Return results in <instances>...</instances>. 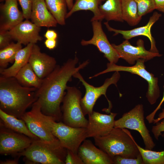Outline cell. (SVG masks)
<instances>
[{
    "label": "cell",
    "mask_w": 164,
    "mask_h": 164,
    "mask_svg": "<svg viewBox=\"0 0 164 164\" xmlns=\"http://www.w3.org/2000/svg\"><path fill=\"white\" fill-rule=\"evenodd\" d=\"M67 2V7L69 11L72 8L74 3L73 0H66Z\"/></svg>",
    "instance_id": "60d3db41"
},
{
    "label": "cell",
    "mask_w": 164,
    "mask_h": 164,
    "mask_svg": "<svg viewBox=\"0 0 164 164\" xmlns=\"http://www.w3.org/2000/svg\"><path fill=\"white\" fill-rule=\"evenodd\" d=\"M67 150L40 139L33 140L30 145L17 155L24 156L33 163L64 164Z\"/></svg>",
    "instance_id": "277c9868"
},
{
    "label": "cell",
    "mask_w": 164,
    "mask_h": 164,
    "mask_svg": "<svg viewBox=\"0 0 164 164\" xmlns=\"http://www.w3.org/2000/svg\"><path fill=\"white\" fill-rule=\"evenodd\" d=\"M15 77L22 86L37 89L40 87L43 80L38 76L28 63L19 71Z\"/></svg>",
    "instance_id": "cb8c5ba5"
},
{
    "label": "cell",
    "mask_w": 164,
    "mask_h": 164,
    "mask_svg": "<svg viewBox=\"0 0 164 164\" xmlns=\"http://www.w3.org/2000/svg\"><path fill=\"white\" fill-rule=\"evenodd\" d=\"M46 46L50 50H53L55 48L56 45V41L55 39H46L44 42Z\"/></svg>",
    "instance_id": "8d00e7d4"
},
{
    "label": "cell",
    "mask_w": 164,
    "mask_h": 164,
    "mask_svg": "<svg viewBox=\"0 0 164 164\" xmlns=\"http://www.w3.org/2000/svg\"><path fill=\"white\" fill-rule=\"evenodd\" d=\"M0 123L5 127L16 132L24 134L33 140L39 139L29 129L25 121L9 114L0 109Z\"/></svg>",
    "instance_id": "7402d4cb"
},
{
    "label": "cell",
    "mask_w": 164,
    "mask_h": 164,
    "mask_svg": "<svg viewBox=\"0 0 164 164\" xmlns=\"http://www.w3.org/2000/svg\"><path fill=\"white\" fill-rule=\"evenodd\" d=\"M44 122L52 134L67 150L77 153L78 149L87 137L86 128H74L63 122L55 121L51 117L43 113Z\"/></svg>",
    "instance_id": "5b68a950"
},
{
    "label": "cell",
    "mask_w": 164,
    "mask_h": 164,
    "mask_svg": "<svg viewBox=\"0 0 164 164\" xmlns=\"http://www.w3.org/2000/svg\"><path fill=\"white\" fill-rule=\"evenodd\" d=\"M145 61V60L143 59H139L136 61L135 65L130 67L119 66L115 63H108L106 69L90 77L89 78L91 79L102 74L112 71H126L137 75L144 79L148 82V89L146 97L150 104H153L156 102L159 96L158 79L145 69L144 64Z\"/></svg>",
    "instance_id": "52a82bcc"
},
{
    "label": "cell",
    "mask_w": 164,
    "mask_h": 164,
    "mask_svg": "<svg viewBox=\"0 0 164 164\" xmlns=\"http://www.w3.org/2000/svg\"><path fill=\"white\" fill-rule=\"evenodd\" d=\"M161 14L156 12H154L150 17L149 22L145 26L130 30H121L114 29L111 27L107 21L104 23L108 31L114 33V36L121 34L125 39L128 40L134 37L140 36L147 37L151 43L149 51L153 53H159L155 45V39L152 36L151 29L153 25L157 21L161 16Z\"/></svg>",
    "instance_id": "e0dca14e"
},
{
    "label": "cell",
    "mask_w": 164,
    "mask_h": 164,
    "mask_svg": "<svg viewBox=\"0 0 164 164\" xmlns=\"http://www.w3.org/2000/svg\"><path fill=\"white\" fill-rule=\"evenodd\" d=\"M40 27H55L58 24L48 10L44 0H32L30 19Z\"/></svg>",
    "instance_id": "ffe728a7"
},
{
    "label": "cell",
    "mask_w": 164,
    "mask_h": 164,
    "mask_svg": "<svg viewBox=\"0 0 164 164\" xmlns=\"http://www.w3.org/2000/svg\"><path fill=\"white\" fill-rule=\"evenodd\" d=\"M17 0H6L0 5V30L9 31L24 19Z\"/></svg>",
    "instance_id": "ac0fdd59"
},
{
    "label": "cell",
    "mask_w": 164,
    "mask_h": 164,
    "mask_svg": "<svg viewBox=\"0 0 164 164\" xmlns=\"http://www.w3.org/2000/svg\"><path fill=\"white\" fill-rule=\"evenodd\" d=\"M46 39L56 40L57 37L56 32L53 30L48 29L44 34Z\"/></svg>",
    "instance_id": "d590c367"
},
{
    "label": "cell",
    "mask_w": 164,
    "mask_h": 164,
    "mask_svg": "<svg viewBox=\"0 0 164 164\" xmlns=\"http://www.w3.org/2000/svg\"><path fill=\"white\" fill-rule=\"evenodd\" d=\"M40 30L41 27L26 19L9 30V33L12 40L26 46L36 44L43 39L39 34Z\"/></svg>",
    "instance_id": "2e32d148"
},
{
    "label": "cell",
    "mask_w": 164,
    "mask_h": 164,
    "mask_svg": "<svg viewBox=\"0 0 164 164\" xmlns=\"http://www.w3.org/2000/svg\"><path fill=\"white\" fill-rule=\"evenodd\" d=\"M112 45L121 58L130 64H134L135 61L140 59L145 61L154 57L160 56L159 53H155L146 50L144 47V42L142 39L137 41V46L132 45L128 40L126 39L118 45L112 44Z\"/></svg>",
    "instance_id": "4fadbf2b"
},
{
    "label": "cell",
    "mask_w": 164,
    "mask_h": 164,
    "mask_svg": "<svg viewBox=\"0 0 164 164\" xmlns=\"http://www.w3.org/2000/svg\"><path fill=\"white\" fill-rule=\"evenodd\" d=\"M73 77L78 78L85 88V94L80 101L81 107L85 116L93 112V108L96 101L102 95L105 96L109 104L108 108L103 110L107 113L111 112L112 104L107 97L106 92L110 85L114 84L116 86L120 77L119 71H115L111 77L106 79L104 84L99 87H96L89 84L84 79L79 72L76 73Z\"/></svg>",
    "instance_id": "ba28073f"
},
{
    "label": "cell",
    "mask_w": 164,
    "mask_h": 164,
    "mask_svg": "<svg viewBox=\"0 0 164 164\" xmlns=\"http://www.w3.org/2000/svg\"><path fill=\"white\" fill-rule=\"evenodd\" d=\"M155 9L164 13V0H154Z\"/></svg>",
    "instance_id": "74e56055"
},
{
    "label": "cell",
    "mask_w": 164,
    "mask_h": 164,
    "mask_svg": "<svg viewBox=\"0 0 164 164\" xmlns=\"http://www.w3.org/2000/svg\"><path fill=\"white\" fill-rule=\"evenodd\" d=\"M33 44L29 43L17 53L13 64L5 69H0L1 75L5 77H15L19 71L28 63Z\"/></svg>",
    "instance_id": "44dd1931"
},
{
    "label": "cell",
    "mask_w": 164,
    "mask_h": 164,
    "mask_svg": "<svg viewBox=\"0 0 164 164\" xmlns=\"http://www.w3.org/2000/svg\"><path fill=\"white\" fill-rule=\"evenodd\" d=\"M163 87H164V86ZM164 101V91L163 95V97L160 103L159 104V105L158 106V107L159 108H160L162 104L163 103Z\"/></svg>",
    "instance_id": "b9f144b4"
},
{
    "label": "cell",
    "mask_w": 164,
    "mask_h": 164,
    "mask_svg": "<svg viewBox=\"0 0 164 164\" xmlns=\"http://www.w3.org/2000/svg\"><path fill=\"white\" fill-rule=\"evenodd\" d=\"M33 140L5 127L0 123V154L16 155L28 148Z\"/></svg>",
    "instance_id": "8fae6325"
},
{
    "label": "cell",
    "mask_w": 164,
    "mask_h": 164,
    "mask_svg": "<svg viewBox=\"0 0 164 164\" xmlns=\"http://www.w3.org/2000/svg\"><path fill=\"white\" fill-rule=\"evenodd\" d=\"M6 0H0V2L5 1Z\"/></svg>",
    "instance_id": "7bdbcfd3"
},
{
    "label": "cell",
    "mask_w": 164,
    "mask_h": 164,
    "mask_svg": "<svg viewBox=\"0 0 164 164\" xmlns=\"http://www.w3.org/2000/svg\"><path fill=\"white\" fill-rule=\"evenodd\" d=\"M18 159H8L4 161H1L0 164H17L19 163Z\"/></svg>",
    "instance_id": "f35d334b"
},
{
    "label": "cell",
    "mask_w": 164,
    "mask_h": 164,
    "mask_svg": "<svg viewBox=\"0 0 164 164\" xmlns=\"http://www.w3.org/2000/svg\"><path fill=\"white\" fill-rule=\"evenodd\" d=\"M106 0H76L73 5L67 13L66 19L70 17L74 13L81 10H90L94 15L91 21H101L104 19L100 12L99 7L102 2Z\"/></svg>",
    "instance_id": "603a6c76"
},
{
    "label": "cell",
    "mask_w": 164,
    "mask_h": 164,
    "mask_svg": "<svg viewBox=\"0 0 164 164\" xmlns=\"http://www.w3.org/2000/svg\"><path fill=\"white\" fill-rule=\"evenodd\" d=\"M164 118V109L162 110V112H161L159 115V117L156 119H154L153 123L154 124L159 121L162 119Z\"/></svg>",
    "instance_id": "ab89813d"
},
{
    "label": "cell",
    "mask_w": 164,
    "mask_h": 164,
    "mask_svg": "<svg viewBox=\"0 0 164 164\" xmlns=\"http://www.w3.org/2000/svg\"><path fill=\"white\" fill-rule=\"evenodd\" d=\"M116 113L102 114L93 111L88 115V123L86 128L87 137L102 136L108 134L114 128Z\"/></svg>",
    "instance_id": "5bb4252c"
},
{
    "label": "cell",
    "mask_w": 164,
    "mask_h": 164,
    "mask_svg": "<svg viewBox=\"0 0 164 164\" xmlns=\"http://www.w3.org/2000/svg\"><path fill=\"white\" fill-rule=\"evenodd\" d=\"M20 5L24 18L29 19L31 11L32 0H17Z\"/></svg>",
    "instance_id": "1f68e13d"
},
{
    "label": "cell",
    "mask_w": 164,
    "mask_h": 164,
    "mask_svg": "<svg viewBox=\"0 0 164 164\" xmlns=\"http://www.w3.org/2000/svg\"><path fill=\"white\" fill-rule=\"evenodd\" d=\"M67 154L65 160L66 164H84L77 153L67 150Z\"/></svg>",
    "instance_id": "d6a6232c"
},
{
    "label": "cell",
    "mask_w": 164,
    "mask_h": 164,
    "mask_svg": "<svg viewBox=\"0 0 164 164\" xmlns=\"http://www.w3.org/2000/svg\"><path fill=\"white\" fill-rule=\"evenodd\" d=\"M135 0L137 4L138 15L141 17L155 9L154 0Z\"/></svg>",
    "instance_id": "f546056e"
},
{
    "label": "cell",
    "mask_w": 164,
    "mask_h": 164,
    "mask_svg": "<svg viewBox=\"0 0 164 164\" xmlns=\"http://www.w3.org/2000/svg\"><path fill=\"white\" fill-rule=\"evenodd\" d=\"M47 7L58 24L65 25L67 5L66 0H44Z\"/></svg>",
    "instance_id": "4316f807"
},
{
    "label": "cell",
    "mask_w": 164,
    "mask_h": 164,
    "mask_svg": "<svg viewBox=\"0 0 164 164\" xmlns=\"http://www.w3.org/2000/svg\"><path fill=\"white\" fill-rule=\"evenodd\" d=\"M93 31L92 38L88 40H81L80 43L84 46L93 45L104 54L110 63H116L120 58L118 53L108 40L104 32L101 21L91 22Z\"/></svg>",
    "instance_id": "7c38bea8"
},
{
    "label": "cell",
    "mask_w": 164,
    "mask_h": 164,
    "mask_svg": "<svg viewBox=\"0 0 164 164\" xmlns=\"http://www.w3.org/2000/svg\"><path fill=\"white\" fill-rule=\"evenodd\" d=\"M104 19L108 22L114 21L123 22L122 15L121 0H106L99 7Z\"/></svg>",
    "instance_id": "d4e9b609"
},
{
    "label": "cell",
    "mask_w": 164,
    "mask_h": 164,
    "mask_svg": "<svg viewBox=\"0 0 164 164\" xmlns=\"http://www.w3.org/2000/svg\"><path fill=\"white\" fill-rule=\"evenodd\" d=\"M31 106L30 111L25 112L21 118L29 130L42 141L56 146H62L44 122L39 102L36 101Z\"/></svg>",
    "instance_id": "30bf717a"
},
{
    "label": "cell",
    "mask_w": 164,
    "mask_h": 164,
    "mask_svg": "<svg viewBox=\"0 0 164 164\" xmlns=\"http://www.w3.org/2000/svg\"><path fill=\"white\" fill-rule=\"evenodd\" d=\"M94 138L95 145L112 159L118 155L135 158L140 154L136 142L126 128L114 127L107 135Z\"/></svg>",
    "instance_id": "3957f363"
},
{
    "label": "cell",
    "mask_w": 164,
    "mask_h": 164,
    "mask_svg": "<svg viewBox=\"0 0 164 164\" xmlns=\"http://www.w3.org/2000/svg\"><path fill=\"white\" fill-rule=\"evenodd\" d=\"M37 89L21 85L14 77H0V109L21 119L26 110L37 100Z\"/></svg>",
    "instance_id": "7a4b0ae2"
},
{
    "label": "cell",
    "mask_w": 164,
    "mask_h": 164,
    "mask_svg": "<svg viewBox=\"0 0 164 164\" xmlns=\"http://www.w3.org/2000/svg\"><path fill=\"white\" fill-rule=\"evenodd\" d=\"M112 160L113 164H144L140 153L135 158H125L118 155L114 156Z\"/></svg>",
    "instance_id": "4dcf8cb0"
},
{
    "label": "cell",
    "mask_w": 164,
    "mask_h": 164,
    "mask_svg": "<svg viewBox=\"0 0 164 164\" xmlns=\"http://www.w3.org/2000/svg\"><path fill=\"white\" fill-rule=\"evenodd\" d=\"M28 63L42 79L50 73L57 65L55 59L42 52L40 47L36 44H33Z\"/></svg>",
    "instance_id": "9a60e30c"
},
{
    "label": "cell",
    "mask_w": 164,
    "mask_h": 164,
    "mask_svg": "<svg viewBox=\"0 0 164 164\" xmlns=\"http://www.w3.org/2000/svg\"><path fill=\"white\" fill-rule=\"evenodd\" d=\"M81 98L79 89L74 87H67L61 108L62 120L66 125L74 128L87 127L88 120L82 109Z\"/></svg>",
    "instance_id": "8992f818"
},
{
    "label": "cell",
    "mask_w": 164,
    "mask_h": 164,
    "mask_svg": "<svg viewBox=\"0 0 164 164\" xmlns=\"http://www.w3.org/2000/svg\"><path fill=\"white\" fill-rule=\"evenodd\" d=\"M22 48V44L11 42L7 46L0 49V69H5L9 63H13L18 51Z\"/></svg>",
    "instance_id": "83f0119b"
},
{
    "label": "cell",
    "mask_w": 164,
    "mask_h": 164,
    "mask_svg": "<svg viewBox=\"0 0 164 164\" xmlns=\"http://www.w3.org/2000/svg\"><path fill=\"white\" fill-rule=\"evenodd\" d=\"M78 59L75 56L62 66L57 65L53 71L43 80L40 88L36 91L37 100L42 113L59 122L62 119L60 104L65 94L68 82L72 76L89 63L87 60L78 67Z\"/></svg>",
    "instance_id": "6da1fadb"
},
{
    "label": "cell",
    "mask_w": 164,
    "mask_h": 164,
    "mask_svg": "<svg viewBox=\"0 0 164 164\" xmlns=\"http://www.w3.org/2000/svg\"><path fill=\"white\" fill-rule=\"evenodd\" d=\"M123 19L129 25L135 26L141 20L138 13L137 3L135 0H121Z\"/></svg>",
    "instance_id": "484cf974"
},
{
    "label": "cell",
    "mask_w": 164,
    "mask_h": 164,
    "mask_svg": "<svg viewBox=\"0 0 164 164\" xmlns=\"http://www.w3.org/2000/svg\"><path fill=\"white\" fill-rule=\"evenodd\" d=\"M77 154L84 164H113L112 159L89 140L86 139L83 141Z\"/></svg>",
    "instance_id": "d6986e66"
},
{
    "label": "cell",
    "mask_w": 164,
    "mask_h": 164,
    "mask_svg": "<svg viewBox=\"0 0 164 164\" xmlns=\"http://www.w3.org/2000/svg\"><path fill=\"white\" fill-rule=\"evenodd\" d=\"M114 128H128L136 130L142 136L145 149L152 150L155 146L144 121L143 105L138 104L120 118L115 120Z\"/></svg>",
    "instance_id": "9c48e42d"
},
{
    "label": "cell",
    "mask_w": 164,
    "mask_h": 164,
    "mask_svg": "<svg viewBox=\"0 0 164 164\" xmlns=\"http://www.w3.org/2000/svg\"><path fill=\"white\" fill-rule=\"evenodd\" d=\"M142 157L144 164H164V150L156 152L144 149L135 142Z\"/></svg>",
    "instance_id": "f1b7e54d"
},
{
    "label": "cell",
    "mask_w": 164,
    "mask_h": 164,
    "mask_svg": "<svg viewBox=\"0 0 164 164\" xmlns=\"http://www.w3.org/2000/svg\"><path fill=\"white\" fill-rule=\"evenodd\" d=\"M12 40L9 31L0 30V49L9 45Z\"/></svg>",
    "instance_id": "836d02e7"
},
{
    "label": "cell",
    "mask_w": 164,
    "mask_h": 164,
    "mask_svg": "<svg viewBox=\"0 0 164 164\" xmlns=\"http://www.w3.org/2000/svg\"><path fill=\"white\" fill-rule=\"evenodd\" d=\"M156 123V125L152 126V132L155 138L158 140L160 135L164 138V119L160 122Z\"/></svg>",
    "instance_id": "e575fe53"
}]
</instances>
